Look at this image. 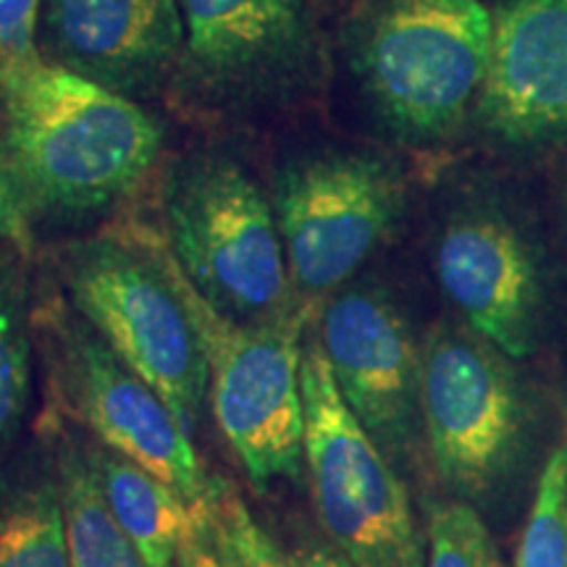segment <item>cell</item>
<instances>
[{
	"instance_id": "cell-1",
	"label": "cell",
	"mask_w": 567,
	"mask_h": 567,
	"mask_svg": "<svg viewBox=\"0 0 567 567\" xmlns=\"http://www.w3.org/2000/svg\"><path fill=\"white\" fill-rule=\"evenodd\" d=\"M6 161L30 205L51 213L109 208L151 174L158 122L132 97L45 59L0 69Z\"/></svg>"
},
{
	"instance_id": "cell-2",
	"label": "cell",
	"mask_w": 567,
	"mask_h": 567,
	"mask_svg": "<svg viewBox=\"0 0 567 567\" xmlns=\"http://www.w3.org/2000/svg\"><path fill=\"white\" fill-rule=\"evenodd\" d=\"M494 17L481 0H368L352 19L350 66L373 111L405 140H442L478 103Z\"/></svg>"
},
{
	"instance_id": "cell-3",
	"label": "cell",
	"mask_w": 567,
	"mask_h": 567,
	"mask_svg": "<svg viewBox=\"0 0 567 567\" xmlns=\"http://www.w3.org/2000/svg\"><path fill=\"white\" fill-rule=\"evenodd\" d=\"M174 264L218 316L234 323H268L295 310L274 205L226 155L179 163L166 193Z\"/></svg>"
},
{
	"instance_id": "cell-4",
	"label": "cell",
	"mask_w": 567,
	"mask_h": 567,
	"mask_svg": "<svg viewBox=\"0 0 567 567\" xmlns=\"http://www.w3.org/2000/svg\"><path fill=\"white\" fill-rule=\"evenodd\" d=\"M61 276L90 329L193 429L210 368L174 258L122 239H87L66 252Z\"/></svg>"
},
{
	"instance_id": "cell-5",
	"label": "cell",
	"mask_w": 567,
	"mask_h": 567,
	"mask_svg": "<svg viewBox=\"0 0 567 567\" xmlns=\"http://www.w3.org/2000/svg\"><path fill=\"white\" fill-rule=\"evenodd\" d=\"M305 465L321 526L354 567H425L408 488L339 394L318 339L302 347Z\"/></svg>"
},
{
	"instance_id": "cell-6",
	"label": "cell",
	"mask_w": 567,
	"mask_h": 567,
	"mask_svg": "<svg viewBox=\"0 0 567 567\" xmlns=\"http://www.w3.org/2000/svg\"><path fill=\"white\" fill-rule=\"evenodd\" d=\"M179 281L208 354L213 415L247 478L258 492H266L276 478L297 481L305 463V310L268 323H234L218 316L182 271Z\"/></svg>"
},
{
	"instance_id": "cell-7",
	"label": "cell",
	"mask_w": 567,
	"mask_h": 567,
	"mask_svg": "<svg viewBox=\"0 0 567 567\" xmlns=\"http://www.w3.org/2000/svg\"><path fill=\"white\" fill-rule=\"evenodd\" d=\"M271 205L292 289L310 305L350 281L384 243L402 187L375 155L318 151L284 163Z\"/></svg>"
},
{
	"instance_id": "cell-8",
	"label": "cell",
	"mask_w": 567,
	"mask_h": 567,
	"mask_svg": "<svg viewBox=\"0 0 567 567\" xmlns=\"http://www.w3.org/2000/svg\"><path fill=\"white\" fill-rule=\"evenodd\" d=\"M421 415L446 484L465 494L492 486L520 429L517 386L499 350L476 331H431L421 350Z\"/></svg>"
},
{
	"instance_id": "cell-9",
	"label": "cell",
	"mask_w": 567,
	"mask_h": 567,
	"mask_svg": "<svg viewBox=\"0 0 567 567\" xmlns=\"http://www.w3.org/2000/svg\"><path fill=\"white\" fill-rule=\"evenodd\" d=\"M63 400L103 446L151 471L195 502L208 486L189 431L155 389L103 342L80 313L51 318Z\"/></svg>"
},
{
	"instance_id": "cell-10",
	"label": "cell",
	"mask_w": 567,
	"mask_h": 567,
	"mask_svg": "<svg viewBox=\"0 0 567 567\" xmlns=\"http://www.w3.org/2000/svg\"><path fill=\"white\" fill-rule=\"evenodd\" d=\"M184 61L195 82L239 103L308 87L316 27L308 0H179Z\"/></svg>"
},
{
	"instance_id": "cell-11",
	"label": "cell",
	"mask_w": 567,
	"mask_h": 567,
	"mask_svg": "<svg viewBox=\"0 0 567 567\" xmlns=\"http://www.w3.org/2000/svg\"><path fill=\"white\" fill-rule=\"evenodd\" d=\"M339 394L384 452L400 450L421 408V350L384 292L344 289L323 305L318 334Z\"/></svg>"
},
{
	"instance_id": "cell-12",
	"label": "cell",
	"mask_w": 567,
	"mask_h": 567,
	"mask_svg": "<svg viewBox=\"0 0 567 567\" xmlns=\"http://www.w3.org/2000/svg\"><path fill=\"white\" fill-rule=\"evenodd\" d=\"M42 59L118 95H140L184 61L179 0H45Z\"/></svg>"
},
{
	"instance_id": "cell-13",
	"label": "cell",
	"mask_w": 567,
	"mask_h": 567,
	"mask_svg": "<svg viewBox=\"0 0 567 567\" xmlns=\"http://www.w3.org/2000/svg\"><path fill=\"white\" fill-rule=\"evenodd\" d=\"M444 295L496 350L526 358L536 337L538 279L526 243L494 213H463L436 245Z\"/></svg>"
},
{
	"instance_id": "cell-14",
	"label": "cell",
	"mask_w": 567,
	"mask_h": 567,
	"mask_svg": "<svg viewBox=\"0 0 567 567\" xmlns=\"http://www.w3.org/2000/svg\"><path fill=\"white\" fill-rule=\"evenodd\" d=\"M476 116L513 142L567 130V0H509L496 11Z\"/></svg>"
},
{
	"instance_id": "cell-15",
	"label": "cell",
	"mask_w": 567,
	"mask_h": 567,
	"mask_svg": "<svg viewBox=\"0 0 567 567\" xmlns=\"http://www.w3.org/2000/svg\"><path fill=\"white\" fill-rule=\"evenodd\" d=\"M84 457L113 517L142 551L147 565L176 567L189 513L184 496L166 481L103 444L84 450Z\"/></svg>"
},
{
	"instance_id": "cell-16",
	"label": "cell",
	"mask_w": 567,
	"mask_h": 567,
	"mask_svg": "<svg viewBox=\"0 0 567 567\" xmlns=\"http://www.w3.org/2000/svg\"><path fill=\"white\" fill-rule=\"evenodd\" d=\"M176 567H295L266 534L237 488L210 478L189 502Z\"/></svg>"
},
{
	"instance_id": "cell-17",
	"label": "cell",
	"mask_w": 567,
	"mask_h": 567,
	"mask_svg": "<svg viewBox=\"0 0 567 567\" xmlns=\"http://www.w3.org/2000/svg\"><path fill=\"white\" fill-rule=\"evenodd\" d=\"M59 486L71 567H151L113 517L82 450L63 452Z\"/></svg>"
},
{
	"instance_id": "cell-18",
	"label": "cell",
	"mask_w": 567,
	"mask_h": 567,
	"mask_svg": "<svg viewBox=\"0 0 567 567\" xmlns=\"http://www.w3.org/2000/svg\"><path fill=\"white\" fill-rule=\"evenodd\" d=\"M0 567H71L59 481L21 486L0 502Z\"/></svg>"
},
{
	"instance_id": "cell-19",
	"label": "cell",
	"mask_w": 567,
	"mask_h": 567,
	"mask_svg": "<svg viewBox=\"0 0 567 567\" xmlns=\"http://www.w3.org/2000/svg\"><path fill=\"white\" fill-rule=\"evenodd\" d=\"M515 567H567V444L547 460Z\"/></svg>"
},
{
	"instance_id": "cell-20",
	"label": "cell",
	"mask_w": 567,
	"mask_h": 567,
	"mask_svg": "<svg viewBox=\"0 0 567 567\" xmlns=\"http://www.w3.org/2000/svg\"><path fill=\"white\" fill-rule=\"evenodd\" d=\"M30 394V339L13 274L0 264V452L11 442Z\"/></svg>"
},
{
	"instance_id": "cell-21",
	"label": "cell",
	"mask_w": 567,
	"mask_h": 567,
	"mask_svg": "<svg viewBox=\"0 0 567 567\" xmlns=\"http://www.w3.org/2000/svg\"><path fill=\"white\" fill-rule=\"evenodd\" d=\"M425 567H502L494 538L473 507H431Z\"/></svg>"
},
{
	"instance_id": "cell-22",
	"label": "cell",
	"mask_w": 567,
	"mask_h": 567,
	"mask_svg": "<svg viewBox=\"0 0 567 567\" xmlns=\"http://www.w3.org/2000/svg\"><path fill=\"white\" fill-rule=\"evenodd\" d=\"M45 0H0V69L42 59L38 27Z\"/></svg>"
},
{
	"instance_id": "cell-23",
	"label": "cell",
	"mask_w": 567,
	"mask_h": 567,
	"mask_svg": "<svg viewBox=\"0 0 567 567\" xmlns=\"http://www.w3.org/2000/svg\"><path fill=\"white\" fill-rule=\"evenodd\" d=\"M32 205L13 174V168L0 155V243L21 245L27 239V210Z\"/></svg>"
},
{
	"instance_id": "cell-24",
	"label": "cell",
	"mask_w": 567,
	"mask_h": 567,
	"mask_svg": "<svg viewBox=\"0 0 567 567\" xmlns=\"http://www.w3.org/2000/svg\"><path fill=\"white\" fill-rule=\"evenodd\" d=\"M295 567H354V565L344 555H334V551H326V549H313V551H302V555H297Z\"/></svg>"
}]
</instances>
